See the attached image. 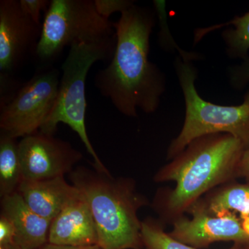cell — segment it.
<instances>
[{"label": "cell", "mask_w": 249, "mask_h": 249, "mask_svg": "<svg viewBox=\"0 0 249 249\" xmlns=\"http://www.w3.org/2000/svg\"><path fill=\"white\" fill-rule=\"evenodd\" d=\"M151 10L135 4L114 23L116 44L111 62L100 70L95 86L121 114L137 117V109L152 114L158 109L165 80L149 60L150 37L155 27Z\"/></svg>", "instance_id": "obj_1"}, {"label": "cell", "mask_w": 249, "mask_h": 249, "mask_svg": "<svg viewBox=\"0 0 249 249\" xmlns=\"http://www.w3.org/2000/svg\"><path fill=\"white\" fill-rule=\"evenodd\" d=\"M245 150L243 143L230 134H211L193 141L156 174L157 182H176L175 190L157 207L168 217H180L205 193L238 175Z\"/></svg>", "instance_id": "obj_2"}, {"label": "cell", "mask_w": 249, "mask_h": 249, "mask_svg": "<svg viewBox=\"0 0 249 249\" xmlns=\"http://www.w3.org/2000/svg\"><path fill=\"white\" fill-rule=\"evenodd\" d=\"M89 205L102 249H141L142 222L137 212L147 201L132 180L78 166L69 174Z\"/></svg>", "instance_id": "obj_3"}, {"label": "cell", "mask_w": 249, "mask_h": 249, "mask_svg": "<svg viewBox=\"0 0 249 249\" xmlns=\"http://www.w3.org/2000/svg\"><path fill=\"white\" fill-rule=\"evenodd\" d=\"M115 44L116 37L97 43L78 42L70 47L62 65V74L56 102L39 130L42 133L54 136L59 124H67L78 134L88 153L92 157L94 169L107 174H109V170L93 149L87 132L85 84L88 72L95 62L112 58Z\"/></svg>", "instance_id": "obj_4"}, {"label": "cell", "mask_w": 249, "mask_h": 249, "mask_svg": "<svg viewBox=\"0 0 249 249\" xmlns=\"http://www.w3.org/2000/svg\"><path fill=\"white\" fill-rule=\"evenodd\" d=\"M175 65L184 95L186 116L181 132L168 148V158L179 155L193 141L211 134H230L249 148V91L240 106L208 102L196 91V70L190 61L178 58Z\"/></svg>", "instance_id": "obj_5"}, {"label": "cell", "mask_w": 249, "mask_h": 249, "mask_svg": "<svg viewBox=\"0 0 249 249\" xmlns=\"http://www.w3.org/2000/svg\"><path fill=\"white\" fill-rule=\"evenodd\" d=\"M115 37L114 23L98 14L94 0H52L42 22L36 55L41 61H52L73 44Z\"/></svg>", "instance_id": "obj_6"}, {"label": "cell", "mask_w": 249, "mask_h": 249, "mask_svg": "<svg viewBox=\"0 0 249 249\" xmlns=\"http://www.w3.org/2000/svg\"><path fill=\"white\" fill-rule=\"evenodd\" d=\"M59 74L56 69L41 70L0 105L1 132L16 139L38 132L56 102Z\"/></svg>", "instance_id": "obj_7"}, {"label": "cell", "mask_w": 249, "mask_h": 249, "mask_svg": "<svg viewBox=\"0 0 249 249\" xmlns=\"http://www.w3.org/2000/svg\"><path fill=\"white\" fill-rule=\"evenodd\" d=\"M18 151L23 181L64 177L83 158L81 152L70 142L40 131L23 137L18 143Z\"/></svg>", "instance_id": "obj_8"}, {"label": "cell", "mask_w": 249, "mask_h": 249, "mask_svg": "<svg viewBox=\"0 0 249 249\" xmlns=\"http://www.w3.org/2000/svg\"><path fill=\"white\" fill-rule=\"evenodd\" d=\"M42 25L22 10L18 0L0 1V78L11 76L35 54Z\"/></svg>", "instance_id": "obj_9"}, {"label": "cell", "mask_w": 249, "mask_h": 249, "mask_svg": "<svg viewBox=\"0 0 249 249\" xmlns=\"http://www.w3.org/2000/svg\"><path fill=\"white\" fill-rule=\"evenodd\" d=\"M191 219L179 217L170 235L195 248L208 247L216 242L232 241L236 245H249V232L234 213L213 214L196 204L191 208Z\"/></svg>", "instance_id": "obj_10"}, {"label": "cell", "mask_w": 249, "mask_h": 249, "mask_svg": "<svg viewBox=\"0 0 249 249\" xmlns=\"http://www.w3.org/2000/svg\"><path fill=\"white\" fill-rule=\"evenodd\" d=\"M48 243L72 247L98 245L96 223L81 193L52 220Z\"/></svg>", "instance_id": "obj_11"}, {"label": "cell", "mask_w": 249, "mask_h": 249, "mask_svg": "<svg viewBox=\"0 0 249 249\" xmlns=\"http://www.w3.org/2000/svg\"><path fill=\"white\" fill-rule=\"evenodd\" d=\"M34 213L52 221L80 192L64 177L40 181H23L18 190Z\"/></svg>", "instance_id": "obj_12"}, {"label": "cell", "mask_w": 249, "mask_h": 249, "mask_svg": "<svg viewBox=\"0 0 249 249\" xmlns=\"http://www.w3.org/2000/svg\"><path fill=\"white\" fill-rule=\"evenodd\" d=\"M1 214L14 224L15 245L19 248L40 249L48 243L52 221L34 213L18 192L1 197Z\"/></svg>", "instance_id": "obj_13"}, {"label": "cell", "mask_w": 249, "mask_h": 249, "mask_svg": "<svg viewBox=\"0 0 249 249\" xmlns=\"http://www.w3.org/2000/svg\"><path fill=\"white\" fill-rule=\"evenodd\" d=\"M195 204L215 215L228 212L240 213L244 219V227L249 232V185L232 184L222 187L211 195L204 205Z\"/></svg>", "instance_id": "obj_14"}, {"label": "cell", "mask_w": 249, "mask_h": 249, "mask_svg": "<svg viewBox=\"0 0 249 249\" xmlns=\"http://www.w3.org/2000/svg\"><path fill=\"white\" fill-rule=\"evenodd\" d=\"M17 139L1 132L0 134V196L18 192L23 181Z\"/></svg>", "instance_id": "obj_15"}, {"label": "cell", "mask_w": 249, "mask_h": 249, "mask_svg": "<svg viewBox=\"0 0 249 249\" xmlns=\"http://www.w3.org/2000/svg\"><path fill=\"white\" fill-rule=\"evenodd\" d=\"M229 25L234 26L235 28L227 29L222 34L223 38L227 46L228 53L231 57H238L245 60H247L249 58L247 53L249 49V13L242 17H236L230 22L220 25L198 29L195 34V42H198L211 31Z\"/></svg>", "instance_id": "obj_16"}, {"label": "cell", "mask_w": 249, "mask_h": 249, "mask_svg": "<svg viewBox=\"0 0 249 249\" xmlns=\"http://www.w3.org/2000/svg\"><path fill=\"white\" fill-rule=\"evenodd\" d=\"M141 235L142 245L146 249H197L175 240L165 233L158 224L150 219L142 222ZM236 245L229 249H237Z\"/></svg>", "instance_id": "obj_17"}, {"label": "cell", "mask_w": 249, "mask_h": 249, "mask_svg": "<svg viewBox=\"0 0 249 249\" xmlns=\"http://www.w3.org/2000/svg\"><path fill=\"white\" fill-rule=\"evenodd\" d=\"M95 7L98 14L105 19H108L116 12L123 13L134 4L129 0H94Z\"/></svg>", "instance_id": "obj_18"}, {"label": "cell", "mask_w": 249, "mask_h": 249, "mask_svg": "<svg viewBox=\"0 0 249 249\" xmlns=\"http://www.w3.org/2000/svg\"><path fill=\"white\" fill-rule=\"evenodd\" d=\"M23 12L33 19L36 24L42 25L41 13L47 12L50 5L49 0H19Z\"/></svg>", "instance_id": "obj_19"}, {"label": "cell", "mask_w": 249, "mask_h": 249, "mask_svg": "<svg viewBox=\"0 0 249 249\" xmlns=\"http://www.w3.org/2000/svg\"><path fill=\"white\" fill-rule=\"evenodd\" d=\"M16 231L14 224L4 214H0V247H11L15 245Z\"/></svg>", "instance_id": "obj_20"}, {"label": "cell", "mask_w": 249, "mask_h": 249, "mask_svg": "<svg viewBox=\"0 0 249 249\" xmlns=\"http://www.w3.org/2000/svg\"><path fill=\"white\" fill-rule=\"evenodd\" d=\"M234 80L235 83H242L249 79V58L245 60V63L234 73Z\"/></svg>", "instance_id": "obj_21"}, {"label": "cell", "mask_w": 249, "mask_h": 249, "mask_svg": "<svg viewBox=\"0 0 249 249\" xmlns=\"http://www.w3.org/2000/svg\"><path fill=\"white\" fill-rule=\"evenodd\" d=\"M238 175L249 180V148L246 149L241 158L238 168Z\"/></svg>", "instance_id": "obj_22"}, {"label": "cell", "mask_w": 249, "mask_h": 249, "mask_svg": "<svg viewBox=\"0 0 249 249\" xmlns=\"http://www.w3.org/2000/svg\"><path fill=\"white\" fill-rule=\"evenodd\" d=\"M40 249H102L98 245L80 246V247H72V246H60L52 245L47 243Z\"/></svg>", "instance_id": "obj_23"}, {"label": "cell", "mask_w": 249, "mask_h": 249, "mask_svg": "<svg viewBox=\"0 0 249 249\" xmlns=\"http://www.w3.org/2000/svg\"><path fill=\"white\" fill-rule=\"evenodd\" d=\"M5 249H22L19 248V247H18V246L16 245L11 246V247H6V248H5Z\"/></svg>", "instance_id": "obj_24"}, {"label": "cell", "mask_w": 249, "mask_h": 249, "mask_svg": "<svg viewBox=\"0 0 249 249\" xmlns=\"http://www.w3.org/2000/svg\"><path fill=\"white\" fill-rule=\"evenodd\" d=\"M245 249H249V245H246L245 247Z\"/></svg>", "instance_id": "obj_25"}, {"label": "cell", "mask_w": 249, "mask_h": 249, "mask_svg": "<svg viewBox=\"0 0 249 249\" xmlns=\"http://www.w3.org/2000/svg\"><path fill=\"white\" fill-rule=\"evenodd\" d=\"M237 249H245V248H240V247H239V245H238V247H237Z\"/></svg>", "instance_id": "obj_26"}, {"label": "cell", "mask_w": 249, "mask_h": 249, "mask_svg": "<svg viewBox=\"0 0 249 249\" xmlns=\"http://www.w3.org/2000/svg\"><path fill=\"white\" fill-rule=\"evenodd\" d=\"M0 249H6L4 248V247H0Z\"/></svg>", "instance_id": "obj_27"}]
</instances>
